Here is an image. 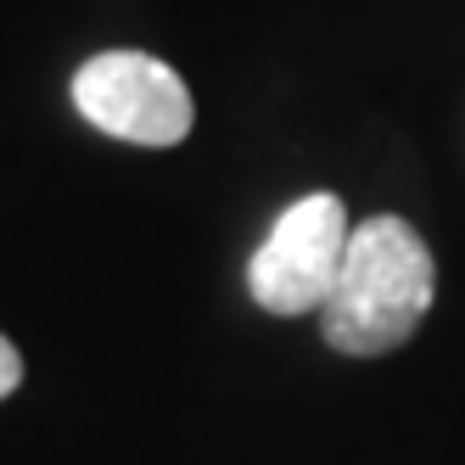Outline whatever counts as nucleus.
Instances as JSON below:
<instances>
[{
    "label": "nucleus",
    "mask_w": 465,
    "mask_h": 465,
    "mask_svg": "<svg viewBox=\"0 0 465 465\" xmlns=\"http://www.w3.org/2000/svg\"><path fill=\"white\" fill-rule=\"evenodd\" d=\"M74 107L90 129L129 146H180L196 124L185 79L163 56L146 51H102L74 74Z\"/></svg>",
    "instance_id": "7ed1b4c3"
},
{
    "label": "nucleus",
    "mask_w": 465,
    "mask_h": 465,
    "mask_svg": "<svg viewBox=\"0 0 465 465\" xmlns=\"http://www.w3.org/2000/svg\"><path fill=\"white\" fill-rule=\"evenodd\" d=\"M348 208L337 191H309L270 224V236L258 242L252 263H247V292L263 314L275 320H303L325 309L337 270L348 258Z\"/></svg>",
    "instance_id": "f03ea898"
},
{
    "label": "nucleus",
    "mask_w": 465,
    "mask_h": 465,
    "mask_svg": "<svg viewBox=\"0 0 465 465\" xmlns=\"http://www.w3.org/2000/svg\"><path fill=\"white\" fill-rule=\"evenodd\" d=\"M431 297H438V258L420 230L398 213L359 219L337 286L320 309V337L342 359H381L426 325Z\"/></svg>",
    "instance_id": "f257e3e1"
},
{
    "label": "nucleus",
    "mask_w": 465,
    "mask_h": 465,
    "mask_svg": "<svg viewBox=\"0 0 465 465\" xmlns=\"http://www.w3.org/2000/svg\"><path fill=\"white\" fill-rule=\"evenodd\" d=\"M17 381H23V353H17L12 337H0V398L17 392Z\"/></svg>",
    "instance_id": "20e7f679"
}]
</instances>
